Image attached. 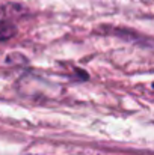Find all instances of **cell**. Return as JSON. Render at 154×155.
Here are the masks:
<instances>
[{"label":"cell","mask_w":154,"mask_h":155,"mask_svg":"<svg viewBox=\"0 0 154 155\" xmlns=\"http://www.w3.org/2000/svg\"><path fill=\"white\" fill-rule=\"evenodd\" d=\"M17 33L15 23H0V41H8Z\"/></svg>","instance_id":"obj_2"},{"label":"cell","mask_w":154,"mask_h":155,"mask_svg":"<svg viewBox=\"0 0 154 155\" xmlns=\"http://www.w3.org/2000/svg\"><path fill=\"white\" fill-rule=\"evenodd\" d=\"M24 8L17 3L0 5V23H15L24 15Z\"/></svg>","instance_id":"obj_1"},{"label":"cell","mask_w":154,"mask_h":155,"mask_svg":"<svg viewBox=\"0 0 154 155\" xmlns=\"http://www.w3.org/2000/svg\"><path fill=\"white\" fill-rule=\"evenodd\" d=\"M153 89H154V83H153Z\"/></svg>","instance_id":"obj_3"}]
</instances>
